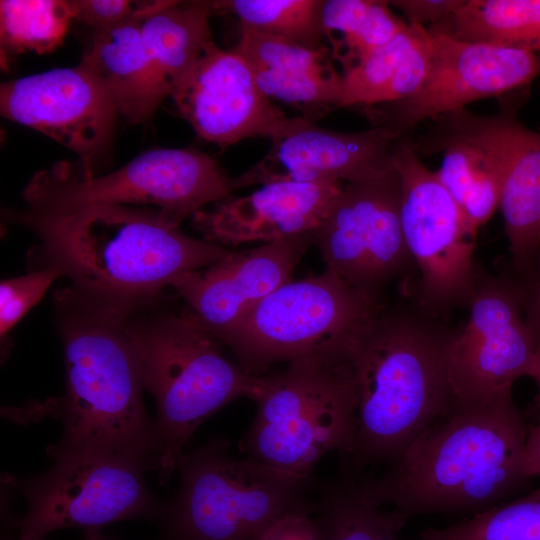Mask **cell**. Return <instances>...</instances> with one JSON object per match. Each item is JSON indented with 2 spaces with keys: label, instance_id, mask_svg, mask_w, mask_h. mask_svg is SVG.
I'll return each instance as SVG.
<instances>
[{
  "label": "cell",
  "instance_id": "cell-19",
  "mask_svg": "<svg viewBox=\"0 0 540 540\" xmlns=\"http://www.w3.org/2000/svg\"><path fill=\"white\" fill-rule=\"evenodd\" d=\"M435 119L477 142L499 166V209L512 262L531 270L540 248V132L505 112L480 116L463 108Z\"/></svg>",
  "mask_w": 540,
  "mask_h": 540
},
{
  "label": "cell",
  "instance_id": "cell-2",
  "mask_svg": "<svg viewBox=\"0 0 540 540\" xmlns=\"http://www.w3.org/2000/svg\"><path fill=\"white\" fill-rule=\"evenodd\" d=\"M66 388L55 413L63 422L53 458L107 456L159 469L156 424L147 415L138 355L129 333L132 309L70 286L54 294Z\"/></svg>",
  "mask_w": 540,
  "mask_h": 540
},
{
  "label": "cell",
  "instance_id": "cell-23",
  "mask_svg": "<svg viewBox=\"0 0 540 540\" xmlns=\"http://www.w3.org/2000/svg\"><path fill=\"white\" fill-rule=\"evenodd\" d=\"M433 50L428 28L408 22L393 39L342 71L339 107L373 106L410 97L428 76Z\"/></svg>",
  "mask_w": 540,
  "mask_h": 540
},
{
  "label": "cell",
  "instance_id": "cell-16",
  "mask_svg": "<svg viewBox=\"0 0 540 540\" xmlns=\"http://www.w3.org/2000/svg\"><path fill=\"white\" fill-rule=\"evenodd\" d=\"M170 95L196 133L220 147L257 136L270 139L287 119L260 90L245 58L213 41Z\"/></svg>",
  "mask_w": 540,
  "mask_h": 540
},
{
  "label": "cell",
  "instance_id": "cell-40",
  "mask_svg": "<svg viewBox=\"0 0 540 540\" xmlns=\"http://www.w3.org/2000/svg\"><path fill=\"white\" fill-rule=\"evenodd\" d=\"M536 261H539V265H540V248H539V251H538V253H537V256H536V258H535V260H534V263H535ZM534 263H533V265H534Z\"/></svg>",
  "mask_w": 540,
  "mask_h": 540
},
{
  "label": "cell",
  "instance_id": "cell-24",
  "mask_svg": "<svg viewBox=\"0 0 540 540\" xmlns=\"http://www.w3.org/2000/svg\"><path fill=\"white\" fill-rule=\"evenodd\" d=\"M417 151L443 153L436 174L466 218L479 229L499 208L502 173L493 158L474 140L438 120Z\"/></svg>",
  "mask_w": 540,
  "mask_h": 540
},
{
  "label": "cell",
  "instance_id": "cell-32",
  "mask_svg": "<svg viewBox=\"0 0 540 540\" xmlns=\"http://www.w3.org/2000/svg\"><path fill=\"white\" fill-rule=\"evenodd\" d=\"M60 276L61 270L45 266L26 275L5 279L0 283V335L1 344L16 323L44 296L50 285Z\"/></svg>",
  "mask_w": 540,
  "mask_h": 540
},
{
  "label": "cell",
  "instance_id": "cell-38",
  "mask_svg": "<svg viewBox=\"0 0 540 540\" xmlns=\"http://www.w3.org/2000/svg\"><path fill=\"white\" fill-rule=\"evenodd\" d=\"M529 376L532 377L537 383V386H538L537 400L540 405V344L538 345L537 352L535 354Z\"/></svg>",
  "mask_w": 540,
  "mask_h": 540
},
{
  "label": "cell",
  "instance_id": "cell-31",
  "mask_svg": "<svg viewBox=\"0 0 540 540\" xmlns=\"http://www.w3.org/2000/svg\"><path fill=\"white\" fill-rule=\"evenodd\" d=\"M419 540H540V488L466 521L428 528Z\"/></svg>",
  "mask_w": 540,
  "mask_h": 540
},
{
  "label": "cell",
  "instance_id": "cell-27",
  "mask_svg": "<svg viewBox=\"0 0 540 540\" xmlns=\"http://www.w3.org/2000/svg\"><path fill=\"white\" fill-rule=\"evenodd\" d=\"M362 493L357 478L319 484L314 517L326 540H400L408 518L398 510L383 512Z\"/></svg>",
  "mask_w": 540,
  "mask_h": 540
},
{
  "label": "cell",
  "instance_id": "cell-6",
  "mask_svg": "<svg viewBox=\"0 0 540 540\" xmlns=\"http://www.w3.org/2000/svg\"><path fill=\"white\" fill-rule=\"evenodd\" d=\"M350 333L332 339L261 375L257 412L240 441L246 458L300 476H311L329 452L349 447L357 387Z\"/></svg>",
  "mask_w": 540,
  "mask_h": 540
},
{
  "label": "cell",
  "instance_id": "cell-35",
  "mask_svg": "<svg viewBox=\"0 0 540 540\" xmlns=\"http://www.w3.org/2000/svg\"><path fill=\"white\" fill-rule=\"evenodd\" d=\"M256 540H326L313 513L284 516L270 525Z\"/></svg>",
  "mask_w": 540,
  "mask_h": 540
},
{
  "label": "cell",
  "instance_id": "cell-9",
  "mask_svg": "<svg viewBox=\"0 0 540 540\" xmlns=\"http://www.w3.org/2000/svg\"><path fill=\"white\" fill-rule=\"evenodd\" d=\"M381 305L330 270L290 281L216 339L250 375H265L354 330Z\"/></svg>",
  "mask_w": 540,
  "mask_h": 540
},
{
  "label": "cell",
  "instance_id": "cell-4",
  "mask_svg": "<svg viewBox=\"0 0 540 540\" xmlns=\"http://www.w3.org/2000/svg\"><path fill=\"white\" fill-rule=\"evenodd\" d=\"M15 215L39 235L46 266L61 270L72 287L131 308L155 301L177 276L229 252L185 235L158 210L94 206L57 217Z\"/></svg>",
  "mask_w": 540,
  "mask_h": 540
},
{
  "label": "cell",
  "instance_id": "cell-28",
  "mask_svg": "<svg viewBox=\"0 0 540 540\" xmlns=\"http://www.w3.org/2000/svg\"><path fill=\"white\" fill-rule=\"evenodd\" d=\"M321 25L342 71L402 32L408 22L389 9V1L325 0Z\"/></svg>",
  "mask_w": 540,
  "mask_h": 540
},
{
  "label": "cell",
  "instance_id": "cell-11",
  "mask_svg": "<svg viewBox=\"0 0 540 540\" xmlns=\"http://www.w3.org/2000/svg\"><path fill=\"white\" fill-rule=\"evenodd\" d=\"M401 199V178L392 165L345 184L313 231L326 269L376 303L413 262L401 227Z\"/></svg>",
  "mask_w": 540,
  "mask_h": 540
},
{
  "label": "cell",
  "instance_id": "cell-5",
  "mask_svg": "<svg viewBox=\"0 0 540 540\" xmlns=\"http://www.w3.org/2000/svg\"><path fill=\"white\" fill-rule=\"evenodd\" d=\"M127 325L144 389L155 399L160 448L159 480L178 469L183 447L207 418L228 403L254 400L261 376L248 374L221 350L189 310L140 314L132 308Z\"/></svg>",
  "mask_w": 540,
  "mask_h": 540
},
{
  "label": "cell",
  "instance_id": "cell-26",
  "mask_svg": "<svg viewBox=\"0 0 540 540\" xmlns=\"http://www.w3.org/2000/svg\"><path fill=\"white\" fill-rule=\"evenodd\" d=\"M429 30L455 39L540 54V0H465Z\"/></svg>",
  "mask_w": 540,
  "mask_h": 540
},
{
  "label": "cell",
  "instance_id": "cell-17",
  "mask_svg": "<svg viewBox=\"0 0 540 540\" xmlns=\"http://www.w3.org/2000/svg\"><path fill=\"white\" fill-rule=\"evenodd\" d=\"M404 136L382 125L361 132H337L307 118L287 117L270 137L265 157L231 178V186L236 190L277 181L361 180L393 165L395 146Z\"/></svg>",
  "mask_w": 540,
  "mask_h": 540
},
{
  "label": "cell",
  "instance_id": "cell-1",
  "mask_svg": "<svg viewBox=\"0 0 540 540\" xmlns=\"http://www.w3.org/2000/svg\"><path fill=\"white\" fill-rule=\"evenodd\" d=\"M453 330L427 311L382 304L349 336L357 404L341 475L393 463L457 405L449 372Z\"/></svg>",
  "mask_w": 540,
  "mask_h": 540
},
{
  "label": "cell",
  "instance_id": "cell-14",
  "mask_svg": "<svg viewBox=\"0 0 540 540\" xmlns=\"http://www.w3.org/2000/svg\"><path fill=\"white\" fill-rule=\"evenodd\" d=\"M429 31L434 50L425 82L410 97L384 104L375 114L377 125L409 135L424 120L529 84L540 74L538 53L465 42Z\"/></svg>",
  "mask_w": 540,
  "mask_h": 540
},
{
  "label": "cell",
  "instance_id": "cell-39",
  "mask_svg": "<svg viewBox=\"0 0 540 540\" xmlns=\"http://www.w3.org/2000/svg\"><path fill=\"white\" fill-rule=\"evenodd\" d=\"M84 540H110L104 537L100 530H86Z\"/></svg>",
  "mask_w": 540,
  "mask_h": 540
},
{
  "label": "cell",
  "instance_id": "cell-7",
  "mask_svg": "<svg viewBox=\"0 0 540 540\" xmlns=\"http://www.w3.org/2000/svg\"><path fill=\"white\" fill-rule=\"evenodd\" d=\"M227 447V440L214 438L183 455L180 489L155 518L162 540H256L284 516L314 514V478L236 460Z\"/></svg>",
  "mask_w": 540,
  "mask_h": 540
},
{
  "label": "cell",
  "instance_id": "cell-30",
  "mask_svg": "<svg viewBox=\"0 0 540 540\" xmlns=\"http://www.w3.org/2000/svg\"><path fill=\"white\" fill-rule=\"evenodd\" d=\"M74 19L70 1L1 0V55L44 54L60 45Z\"/></svg>",
  "mask_w": 540,
  "mask_h": 540
},
{
  "label": "cell",
  "instance_id": "cell-3",
  "mask_svg": "<svg viewBox=\"0 0 540 540\" xmlns=\"http://www.w3.org/2000/svg\"><path fill=\"white\" fill-rule=\"evenodd\" d=\"M528 431L512 388L456 405L429 426L379 478L357 477L364 496L412 516L498 506L532 476Z\"/></svg>",
  "mask_w": 540,
  "mask_h": 540
},
{
  "label": "cell",
  "instance_id": "cell-33",
  "mask_svg": "<svg viewBox=\"0 0 540 540\" xmlns=\"http://www.w3.org/2000/svg\"><path fill=\"white\" fill-rule=\"evenodd\" d=\"M162 1L73 0L74 19L85 22L94 30L113 26L125 20L141 17Z\"/></svg>",
  "mask_w": 540,
  "mask_h": 540
},
{
  "label": "cell",
  "instance_id": "cell-36",
  "mask_svg": "<svg viewBox=\"0 0 540 540\" xmlns=\"http://www.w3.org/2000/svg\"><path fill=\"white\" fill-rule=\"evenodd\" d=\"M527 320L540 344V270L527 286H521Z\"/></svg>",
  "mask_w": 540,
  "mask_h": 540
},
{
  "label": "cell",
  "instance_id": "cell-37",
  "mask_svg": "<svg viewBox=\"0 0 540 540\" xmlns=\"http://www.w3.org/2000/svg\"><path fill=\"white\" fill-rule=\"evenodd\" d=\"M526 450L531 476L540 477V423L528 431Z\"/></svg>",
  "mask_w": 540,
  "mask_h": 540
},
{
  "label": "cell",
  "instance_id": "cell-18",
  "mask_svg": "<svg viewBox=\"0 0 540 540\" xmlns=\"http://www.w3.org/2000/svg\"><path fill=\"white\" fill-rule=\"evenodd\" d=\"M313 231L244 250L185 272L172 282L188 310L215 338L235 327L291 274L310 245Z\"/></svg>",
  "mask_w": 540,
  "mask_h": 540
},
{
  "label": "cell",
  "instance_id": "cell-29",
  "mask_svg": "<svg viewBox=\"0 0 540 540\" xmlns=\"http://www.w3.org/2000/svg\"><path fill=\"white\" fill-rule=\"evenodd\" d=\"M324 0L211 1L212 11L234 15L240 28L282 38L308 49L324 48Z\"/></svg>",
  "mask_w": 540,
  "mask_h": 540
},
{
  "label": "cell",
  "instance_id": "cell-34",
  "mask_svg": "<svg viewBox=\"0 0 540 540\" xmlns=\"http://www.w3.org/2000/svg\"><path fill=\"white\" fill-rule=\"evenodd\" d=\"M465 0H397L389 4L400 9L408 22L434 28L447 21Z\"/></svg>",
  "mask_w": 540,
  "mask_h": 540
},
{
  "label": "cell",
  "instance_id": "cell-22",
  "mask_svg": "<svg viewBox=\"0 0 540 540\" xmlns=\"http://www.w3.org/2000/svg\"><path fill=\"white\" fill-rule=\"evenodd\" d=\"M139 19L94 30L81 60L133 124L148 121L168 95L146 50Z\"/></svg>",
  "mask_w": 540,
  "mask_h": 540
},
{
  "label": "cell",
  "instance_id": "cell-13",
  "mask_svg": "<svg viewBox=\"0 0 540 540\" xmlns=\"http://www.w3.org/2000/svg\"><path fill=\"white\" fill-rule=\"evenodd\" d=\"M467 321L449 348L457 405L482 401L529 376L538 348L521 285L503 277H478Z\"/></svg>",
  "mask_w": 540,
  "mask_h": 540
},
{
  "label": "cell",
  "instance_id": "cell-8",
  "mask_svg": "<svg viewBox=\"0 0 540 540\" xmlns=\"http://www.w3.org/2000/svg\"><path fill=\"white\" fill-rule=\"evenodd\" d=\"M231 178L218 163L195 149L145 152L105 175H84L78 165L58 162L37 172L23 191L35 217L68 215L94 206L154 205L178 227L208 203L232 197Z\"/></svg>",
  "mask_w": 540,
  "mask_h": 540
},
{
  "label": "cell",
  "instance_id": "cell-25",
  "mask_svg": "<svg viewBox=\"0 0 540 540\" xmlns=\"http://www.w3.org/2000/svg\"><path fill=\"white\" fill-rule=\"evenodd\" d=\"M211 1H163L141 16L142 38L168 95L212 40Z\"/></svg>",
  "mask_w": 540,
  "mask_h": 540
},
{
  "label": "cell",
  "instance_id": "cell-20",
  "mask_svg": "<svg viewBox=\"0 0 540 540\" xmlns=\"http://www.w3.org/2000/svg\"><path fill=\"white\" fill-rule=\"evenodd\" d=\"M340 180L277 181L192 214L206 241L237 245L273 242L314 231L341 193Z\"/></svg>",
  "mask_w": 540,
  "mask_h": 540
},
{
  "label": "cell",
  "instance_id": "cell-12",
  "mask_svg": "<svg viewBox=\"0 0 540 540\" xmlns=\"http://www.w3.org/2000/svg\"><path fill=\"white\" fill-rule=\"evenodd\" d=\"M54 461L47 472L21 483L27 509L18 540H43L63 528L100 530L120 520H155L160 504L145 485L144 466L107 456Z\"/></svg>",
  "mask_w": 540,
  "mask_h": 540
},
{
  "label": "cell",
  "instance_id": "cell-21",
  "mask_svg": "<svg viewBox=\"0 0 540 540\" xmlns=\"http://www.w3.org/2000/svg\"><path fill=\"white\" fill-rule=\"evenodd\" d=\"M249 63L267 98L301 108L338 106L342 75L330 48H305L275 36L240 28L234 48Z\"/></svg>",
  "mask_w": 540,
  "mask_h": 540
},
{
  "label": "cell",
  "instance_id": "cell-15",
  "mask_svg": "<svg viewBox=\"0 0 540 540\" xmlns=\"http://www.w3.org/2000/svg\"><path fill=\"white\" fill-rule=\"evenodd\" d=\"M3 117L31 127L75 152L84 175L106 147L119 113L97 78L80 62L1 84Z\"/></svg>",
  "mask_w": 540,
  "mask_h": 540
},
{
  "label": "cell",
  "instance_id": "cell-10",
  "mask_svg": "<svg viewBox=\"0 0 540 540\" xmlns=\"http://www.w3.org/2000/svg\"><path fill=\"white\" fill-rule=\"evenodd\" d=\"M392 162L402 184V232L419 271L417 303L440 317L468 305L475 290L479 275L473 255L478 230L436 172L421 162L409 135L395 146Z\"/></svg>",
  "mask_w": 540,
  "mask_h": 540
}]
</instances>
